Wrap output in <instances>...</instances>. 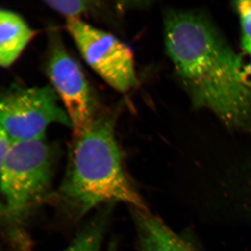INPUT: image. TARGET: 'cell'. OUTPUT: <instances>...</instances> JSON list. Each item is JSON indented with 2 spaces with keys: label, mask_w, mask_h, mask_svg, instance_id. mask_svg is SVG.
I'll return each instance as SVG.
<instances>
[{
  "label": "cell",
  "mask_w": 251,
  "mask_h": 251,
  "mask_svg": "<svg viewBox=\"0 0 251 251\" xmlns=\"http://www.w3.org/2000/svg\"><path fill=\"white\" fill-rule=\"evenodd\" d=\"M117 251V244L115 242H110L109 245L108 251Z\"/></svg>",
  "instance_id": "obj_14"
},
{
  "label": "cell",
  "mask_w": 251,
  "mask_h": 251,
  "mask_svg": "<svg viewBox=\"0 0 251 251\" xmlns=\"http://www.w3.org/2000/svg\"><path fill=\"white\" fill-rule=\"evenodd\" d=\"M4 211H6V209H4L3 206L0 204V217L2 215L3 212H4Z\"/></svg>",
  "instance_id": "obj_15"
},
{
  "label": "cell",
  "mask_w": 251,
  "mask_h": 251,
  "mask_svg": "<svg viewBox=\"0 0 251 251\" xmlns=\"http://www.w3.org/2000/svg\"><path fill=\"white\" fill-rule=\"evenodd\" d=\"M58 197L78 218L104 203L148 210L124 168L111 117H96L88 129L74 137Z\"/></svg>",
  "instance_id": "obj_2"
},
{
  "label": "cell",
  "mask_w": 251,
  "mask_h": 251,
  "mask_svg": "<svg viewBox=\"0 0 251 251\" xmlns=\"http://www.w3.org/2000/svg\"><path fill=\"white\" fill-rule=\"evenodd\" d=\"M140 251H193L187 243L148 210L133 209Z\"/></svg>",
  "instance_id": "obj_7"
},
{
  "label": "cell",
  "mask_w": 251,
  "mask_h": 251,
  "mask_svg": "<svg viewBox=\"0 0 251 251\" xmlns=\"http://www.w3.org/2000/svg\"><path fill=\"white\" fill-rule=\"evenodd\" d=\"M35 36L19 15L0 9V67L12 65Z\"/></svg>",
  "instance_id": "obj_8"
},
{
  "label": "cell",
  "mask_w": 251,
  "mask_h": 251,
  "mask_svg": "<svg viewBox=\"0 0 251 251\" xmlns=\"http://www.w3.org/2000/svg\"><path fill=\"white\" fill-rule=\"evenodd\" d=\"M11 144V140L10 139L9 135L3 128L2 126L0 125V171H1V166L4 163L8 151H9Z\"/></svg>",
  "instance_id": "obj_13"
},
{
  "label": "cell",
  "mask_w": 251,
  "mask_h": 251,
  "mask_svg": "<svg viewBox=\"0 0 251 251\" xmlns=\"http://www.w3.org/2000/svg\"><path fill=\"white\" fill-rule=\"evenodd\" d=\"M166 50L196 108H207L229 128L251 133V92L238 56L209 18L172 10L165 17Z\"/></svg>",
  "instance_id": "obj_1"
},
{
  "label": "cell",
  "mask_w": 251,
  "mask_h": 251,
  "mask_svg": "<svg viewBox=\"0 0 251 251\" xmlns=\"http://www.w3.org/2000/svg\"><path fill=\"white\" fill-rule=\"evenodd\" d=\"M240 22L242 46L245 54H251V0L233 3Z\"/></svg>",
  "instance_id": "obj_11"
},
{
  "label": "cell",
  "mask_w": 251,
  "mask_h": 251,
  "mask_svg": "<svg viewBox=\"0 0 251 251\" xmlns=\"http://www.w3.org/2000/svg\"><path fill=\"white\" fill-rule=\"evenodd\" d=\"M54 151L45 140L11 142L0 171L6 211L21 216L45 199L52 180Z\"/></svg>",
  "instance_id": "obj_3"
},
{
  "label": "cell",
  "mask_w": 251,
  "mask_h": 251,
  "mask_svg": "<svg viewBox=\"0 0 251 251\" xmlns=\"http://www.w3.org/2000/svg\"><path fill=\"white\" fill-rule=\"evenodd\" d=\"M59 97L49 86L16 87L0 93V125L11 142L44 139L50 124L72 127Z\"/></svg>",
  "instance_id": "obj_4"
},
{
  "label": "cell",
  "mask_w": 251,
  "mask_h": 251,
  "mask_svg": "<svg viewBox=\"0 0 251 251\" xmlns=\"http://www.w3.org/2000/svg\"><path fill=\"white\" fill-rule=\"evenodd\" d=\"M240 76L251 92V54L240 56Z\"/></svg>",
  "instance_id": "obj_12"
},
{
  "label": "cell",
  "mask_w": 251,
  "mask_h": 251,
  "mask_svg": "<svg viewBox=\"0 0 251 251\" xmlns=\"http://www.w3.org/2000/svg\"><path fill=\"white\" fill-rule=\"evenodd\" d=\"M46 70L65 107L74 137L82 134L96 118L93 99L80 66L68 53L57 33L51 37Z\"/></svg>",
  "instance_id": "obj_6"
},
{
  "label": "cell",
  "mask_w": 251,
  "mask_h": 251,
  "mask_svg": "<svg viewBox=\"0 0 251 251\" xmlns=\"http://www.w3.org/2000/svg\"><path fill=\"white\" fill-rule=\"evenodd\" d=\"M67 23L69 34L94 72L117 92L126 93L134 88V59L128 46L79 18H69Z\"/></svg>",
  "instance_id": "obj_5"
},
{
  "label": "cell",
  "mask_w": 251,
  "mask_h": 251,
  "mask_svg": "<svg viewBox=\"0 0 251 251\" xmlns=\"http://www.w3.org/2000/svg\"><path fill=\"white\" fill-rule=\"evenodd\" d=\"M105 227V217L100 216L87 225L69 247L62 251H99Z\"/></svg>",
  "instance_id": "obj_9"
},
{
  "label": "cell",
  "mask_w": 251,
  "mask_h": 251,
  "mask_svg": "<svg viewBox=\"0 0 251 251\" xmlns=\"http://www.w3.org/2000/svg\"><path fill=\"white\" fill-rule=\"evenodd\" d=\"M97 1L82 0H66V1H46V4L57 12L69 18H78L81 14L90 12L96 7Z\"/></svg>",
  "instance_id": "obj_10"
}]
</instances>
